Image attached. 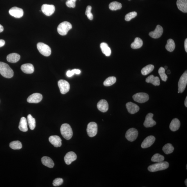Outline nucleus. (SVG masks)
<instances>
[{
  "label": "nucleus",
  "mask_w": 187,
  "mask_h": 187,
  "mask_svg": "<svg viewBox=\"0 0 187 187\" xmlns=\"http://www.w3.org/2000/svg\"><path fill=\"white\" fill-rule=\"evenodd\" d=\"M0 74L5 78L10 79L13 77L14 72L7 63L0 62Z\"/></svg>",
  "instance_id": "nucleus-1"
},
{
  "label": "nucleus",
  "mask_w": 187,
  "mask_h": 187,
  "mask_svg": "<svg viewBox=\"0 0 187 187\" xmlns=\"http://www.w3.org/2000/svg\"><path fill=\"white\" fill-rule=\"evenodd\" d=\"M60 132L63 137L67 140L71 139L73 136V131L71 127L67 123H64L61 125Z\"/></svg>",
  "instance_id": "nucleus-2"
},
{
  "label": "nucleus",
  "mask_w": 187,
  "mask_h": 187,
  "mask_svg": "<svg viewBox=\"0 0 187 187\" xmlns=\"http://www.w3.org/2000/svg\"><path fill=\"white\" fill-rule=\"evenodd\" d=\"M169 166V164L168 162L163 161L150 165L148 167V169L150 172H156L166 170Z\"/></svg>",
  "instance_id": "nucleus-3"
},
{
  "label": "nucleus",
  "mask_w": 187,
  "mask_h": 187,
  "mask_svg": "<svg viewBox=\"0 0 187 187\" xmlns=\"http://www.w3.org/2000/svg\"><path fill=\"white\" fill-rule=\"evenodd\" d=\"M72 28V25L70 22L65 21L60 24L57 28V31L60 35H65Z\"/></svg>",
  "instance_id": "nucleus-4"
},
{
  "label": "nucleus",
  "mask_w": 187,
  "mask_h": 187,
  "mask_svg": "<svg viewBox=\"0 0 187 187\" xmlns=\"http://www.w3.org/2000/svg\"><path fill=\"white\" fill-rule=\"evenodd\" d=\"M37 49L40 53L43 56L48 57L51 53V49L49 47L44 43H38L37 44Z\"/></svg>",
  "instance_id": "nucleus-5"
},
{
  "label": "nucleus",
  "mask_w": 187,
  "mask_h": 187,
  "mask_svg": "<svg viewBox=\"0 0 187 187\" xmlns=\"http://www.w3.org/2000/svg\"><path fill=\"white\" fill-rule=\"evenodd\" d=\"M187 83V72L186 71L180 78L178 83V93H182L186 88Z\"/></svg>",
  "instance_id": "nucleus-6"
},
{
  "label": "nucleus",
  "mask_w": 187,
  "mask_h": 187,
  "mask_svg": "<svg viewBox=\"0 0 187 187\" xmlns=\"http://www.w3.org/2000/svg\"><path fill=\"white\" fill-rule=\"evenodd\" d=\"M98 130L97 125L95 122H90L88 123L87 128L88 135L90 137H92L97 135Z\"/></svg>",
  "instance_id": "nucleus-7"
},
{
  "label": "nucleus",
  "mask_w": 187,
  "mask_h": 187,
  "mask_svg": "<svg viewBox=\"0 0 187 187\" xmlns=\"http://www.w3.org/2000/svg\"><path fill=\"white\" fill-rule=\"evenodd\" d=\"M133 99L136 102L142 103L146 102L148 100L149 96L146 93L139 92L133 95Z\"/></svg>",
  "instance_id": "nucleus-8"
},
{
  "label": "nucleus",
  "mask_w": 187,
  "mask_h": 187,
  "mask_svg": "<svg viewBox=\"0 0 187 187\" xmlns=\"http://www.w3.org/2000/svg\"><path fill=\"white\" fill-rule=\"evenodd\" d=\"M138 132L136 129L134 128H131L129 129L127 131L126 134V138L130 142H133L137 139Z\"/></svg>",
  "instance_id": "nucleus-9"
},
{
  "label": "nucleus",
  "mask_w": 187,
  "mask_h": 187,
  "mask_svg": "<svg viewBox=\"0 0 187 187\" xmlns=\"http://www.w3.org/2000/svg\"><path fill=\"white\" fill-rule=\"evenodd\" d=\"M60 92L62 94H65L68 92L70 90V83L65 80H60L58 82Z\"/></svg>",
  "instance_id": "nucleus-10"
},
{
  "label": "nucleus",
  "mask_w": 187,
  "mask_h": 187,
  "mask_svg": "<svg viewBox=\"0 0 187 187\" xmlns=\"http://www.w3.org/2000/svg\"><path fill=\"white\" fill-rule=\"evenodd\" d=\"M55 10V6L52 5L44 4L41 7L42 11L45 15L50 16L53 14Z\"/></svg>",
  "instance_id": "nucleus-11"
},
{
  "label": "nucleus",
  "mask_w": 187,
  "mask_h": 187,
  "mask_svg": "<svg viewBox=\"0 0 187 187\" xmlns=\"http://www.w3.org/2000/svg\"><path fill=\"white\" fill-rule=\"evenodd\" d=\"M153 116L154 114L151 113L147 114L143 123V125L145 127H152L156 124V121L153 119Z\"/></svg>",
  "instance_id": "nucleus-12"
},
{
  "label": "nucleus",
  "mask_w": 187,
  "mask_h": 187,
  "mask_svg": "<svg viewBox=\"0 0 187 187\" xmlns=\"http://www.w3.org/2000/svg\"><path fill=\"white\" fill-rule=\"evenodd\" d=\"M9 14L14 17L19 18L23 15L24 12L22 9L14 7L10 8L9 11Z\"/></svg>",
  "instance_id": "nucleus-13"
},
{
  "label": "nucleus",
  "mask_w": 187,
  "mask_h": 187,
  "mask_svg": "<svg viewBox=\"0 0 187 187\" xmlns=\"http://www.w3.org/2000/svg\"><path fill=\"white\" fill-rule=\"evenodd\" d=\"M156 140L155 137L152 136H148L144 139L142 143L141 147L143 148H146L149 147L154 144Z\"/></svg>",
  "instance_id": "nucleus-14"
},
{
  "label": "nucleus",
  "mask_w": 187,
  "mask_h": 187,
  "mask_svg": "<svg viewBox=\"0 0 187 187\" xmlns=\"http://www.w3.org/2000/svg\"><path fill=\"white\" fill-rule=\"evenodd\" d=\"M42 98V95L41 94L34 93L28 97L27 101L29 103H37L40 102Z\"/></svg>",
  "instance_id": "nucleus-15"
},
{
  "label": "nucleus",
  "mask_w": 187,
  "mask_h": 187,
  "mask_svg": "<svg viewBox=\"0 0 187 187\" xmlns=\"http://www.w3.org/2000/svg\"><path fill=\"white\" fill-rule=\"evenodd\" d=\"M163 32V29L161 25H158L155 30L149 33V35L154 39H158L162 35Z\"/></svg>",
  "instance_id": "nucleus-16"
},
{
  "label": "nucleus",
  "mask_w": 187,
  "mask_h": 187,
  "mask_svg": "<svg viewBox=\"0 0 187 187\" xmlns=\"http://www.w3.org/2000/svg\"><path fill=\"white\" fill-rule=\"evenodd\" d=\"M77 158V156L73 152H68L64 157V161L67 165H70Z\"/></svg>",
  "instance_id": "nucleus-17"
},
{
  "label": "nucleus",
  "mask_w": 187,
  "mask_h": 187,
  "mask_svg": "<svg viewBox=\"0 0 187 187\" xmlns=\"http://www.w3.org/2000/svg\"><path fill=\"white\" fill-rule=\"evenodd\" d=\"M49 141L51 144L56 147L61 146L62 140L58 136H52L49 138Z\"/></svg>",
  "instance_id": "nucleus-18"
},
{
  "label": "nucleus",
  "mask_w": 187,
  "mask_h": 187,
  "mask_svg": "<svg viewBox=\"0 0 187 187\" xmlns=\"http://www.w3.org/2000/svg\"><path fill=\"white\" fill-rule=\"evenodd\" d=\"M126 106L128 112L131 114H135L138 112L139 110V106L135 103L131 102L127 103Z\"/></svg>",
  "instance_id": "nucleus-19"
},
{
  "label": "nucleus",
  "mask_w": 187,
  "mask_h": 187,
  "mask_svg": "<svg viewBox=\"0 0 187 187\" xmlns=\"http://www.w3.org/2000/svg\"><path fill=\"white\" fill-rule=\"evenodd\" d=\"M98 109L102 112H106L108 109V102L105 99H101L97 104Z\"/></svg>",
  "instance_id": "nucleus-20"
},
{
  "label": "nucleus",
  "mask_w": 187,
  "mask_h": 187,
  "mask_svg": "<svg viewBox=\"0 0 187 187\" xmlns=\"http://www.w3.org/2000/svg\"><path fill=\"white\" fill-rule=\"evenodd\" d=\"M21 70L24 73L31 74L34 72V68L32 64L31 63H26L23 65L21 66Z\"/></svg>",
  "instance_id": "nucleus-21"
},
{
  "label": "nucleus",
  "mask_w": 187,
  "mask_h": 187,
  "mask_svg": "<svg viewBox=\"0 0 187 187\" xmlns=\"http://www.w3.org/2000/svg\"><path fill=\"white\" fill-rule=\"evenodd\" d=\"M178 8L183 13L187 12V0H177V3Z\"/></svg>",
  "instance_id": "nucleus-22"
},
{
  "label": "nucleus",
  "mask_w": 187,
  "mask_h": 187,
  "mask_svg": "<svg viewBox=\"0 0 187 187\" xmlns=\"http://www.w3.org/2000/svg\"><path fill=\"white\" fill-rule=\"evenodd\" d=\"M181 126V123L179 120L177 118L174 119L170 123V128L172 131H177L179 129Z\"/></svg>",
  "instance_id": "nucleus-23"
},
{
  "label": "nucleus",
  "mask_w": 187,
  "mask_h": 187,
  "mask_svg": "<svg viewBox=\"0 0 187 187\" xmlns=\"http://www.w3.org/2000/svg\"><path fill=\"white\" fill-rule=\"evenodd\" d=\"M147 83H150L154 86H159L160 84V81L158 77H155L153 75H151L147 78L146 80Z\"/></svg>",
  "instance_id": "nucleus-24"
},
{
  "label": "nucleus",
  "mask_w": 187,
  "mask_h": 187,
  "mask_svg": "<svg viewBox=\"0 0 187 187\" xmlns=\"http://www.w3.org/2000/svg\"><path fill=\"white\" fill-rule=\"evenodd\" d=\"M41 161L43 165L49 168H52L54 166V161L50 157L47 156L43 157L42 158Z\"/></svg>",
  "instance_id": "nucleus-25"
},
{
  "label": "nucleus",
  "mask_w": 187,
  "mask_h": 187,
  "mask_svg": "<svg viewBox=\"0 0 187 187\" xmlns=\"http://www.w3.org/2000/svg\"><path fill=\"white\" fill-rule=\"evenodd\" d=\"M20 56L17 54L12 53L8 54L7 57V60L11 63H16L20 59Z\"/></svg>",
  "instance_id": "nucleus-26"
},
{
  "label": "nucleus",
  "mask_w": 187,
  "mask_h": 187,
  "mask_svg": "<svg viewBox=\"0 0 187 187\" xmlns=\"http://www.w3.org/2000/svg\"><path fill=\"white\" fill-rule=\"evenodd\" d=\"M19 129L23 132L28 131V123L26 118L23 117L21 118L19 126Z\"/></svg>",
  "instance_id": "nucleus-27"
},
{
  "label": "nucleus",
  "mask_w": 187,
  "mask_h": 187,
  "mask_svg": "<svg viewBox=\"0 0 187 187\" xmlns=\"http://www.w3.org/2000/svg\"><path fill=\"white\" fill-rule=\"evenodd\" d=\"M100 47L103 53L105 56L108 57L111 55V51L107 43L104 42L101 43L100 44Z\"/></svg>",
  "instance_id": "nucleus-28"
},
{
  "label": "nucleus",
  "mask_w": 187,
  "mask_h": 187,
  "mask_svg": "<svg viewBox=\"0 0 187 187\" xmlns=\"http://www.w3.org/2000/svg\"><path fill=\"white\" fill-rule=\"evenodd\" d=\"M143 44V41L140 38H136L134 42L131 45V48L133 49H138L141 48Z\"/></svg>",
  "instance_id": "nucleus-29"
},
{
  "label": "nucleus",
  "mask_w": 187,
  "mask_h": 187,
  "mask_svg": "<svg viewBox=\"0 0 187 187\" xmlns=\"http://www.w3.org/2000/svg\"><path fill=\"white\" fill-rule=\"evenodd\" d=\"M154 69V65H149L144 67L141 71V73L143 75H148Z\"/></svg>",
  "instance_id": "nucleus-30"
},
{
  "label": "nucleus",
  "mask_w": 187,
  "mask_h": 187,
  "mask_svg": "<svg viewBox=\"0 0 187 187\" xmlns=\"http://www.w3.org/2000/svg\"><path fill=\"white\" fill-rule=\"evenodd\" d=\"M175 48V44L173 40L172 39H168L166 45V49L168 51L171 52L173 51Z\"/></svg>",
  "instance_id": "nucleus-31"
},
{
  "label": "nucleus",
  "mask_w": 187,
  "mask_h": 187,
  "mask_svg": "<svg viewBox=\"0 0 187 187\" xmlns=\"http://www.w3.org/2000/svg\"><path fill=\"white\" fill-rule=\"evenodd\" d=\"M174 147L170 143H167L164 145L163 148V151L167 155L171 154L173 152Z\"/></svg>",
  "instance_id": "nucleus-32"
},
{
  "label": "nucleus",
  "mask_w": 187,
  "mask_h": 187,
  "mask_svg": "<svg viewBox=\"0 0 187 187\" xmlns=\"http://www.w3.org/2000/svg\"><path fill=\"white\" fill-rule=\"evenodd\" d=\"M27 119L30 129L33 130L35 129L36 126L35 119L33 117L31 114H29L27 117Z\"/></svg>",
  "instance_id": "nucleus-33"
},
{
  "label": "nucleus",
  "mask_w": 187,
  "mask_h": 187,
  "mask_svg": "<svg viewBox=\"0 0 187 187\" xmlns=\"http://www.w3.org/2000/svg\"><path fill=\"white\" fill-rule=\"evenodd\" d=\"M121 3L117 1H113L110 3L109 5V8L112 10H120L122 8Z\"/></svg>",
  "instance_id": "nucleus-34"
},
{
  "label": "nucleus",
  "mask_w": 187,
  "mask_h": 187,
  "mask_svg": "<svg viewBox=\"0 0 187 187\" xmlns=\"http://www.w3.org/2000/svg\"><path fill=\"white\" fill-rule=\"evenodd\" d=\"M10 146L12 149L14 150L20 149L22 148V145L20 141H12L10 144Z\"/></svg>",
  "instance_id": "nucleus-35"
},
{
  "label": "nucleus",
  "mask_w": 187,
  "mask_h": 187,
  "mask_svg": "<svg viewBox=\"0 0 187 187\" xmlns=\"http://www.w3.org/2000/svg\"><path fill=\"white\" fill-rule=\"evenodd\" d=\"M117 81V79L115 77L112 76L109 77L105 80L104 81V85L106 86H110L115 83Z\"/></svg>",
  "instance_id": "nucleus-36"
},
{
  "label": "nucleus",
  "mask_w": 187,
  "mask_h": 187,
  "mask_svg": "<svg viewBox=\"0 0 187 187\" xmlns=\"http://www.w3.org/2000/svg\"><path fill=\"white\" fill-rule=\"evenodd\" d=\"M164 156L159 154H156L152 158L151 161L152 162L158 163L162 162L164 161Z\"/></svg>",
  "instance_id": "nucleus-37"
},
{
  "label": "nucleus",
  "mask_w": 187,
  "mask_h": 187,
  "mask_svg": "<svg viewBox=\"0 0 187 187\" xmlns=\"http://www.w3.org/2000/svg\"><path fill=\"white\" fill-rule=\"evenodd\" d=\"M158 73L160 76L161 80L163 81H166L168 79V77L165 73V70L164 67H161L159 68L158 70Z\"/></svg>",
  "instance_id": "nucleus-38"
},
{
  "label": "nucleus",
  "mask_w": 187,
  "mask_h": 187,
  "mask_svg": "<svg viewBox=\"0 0 187 187\" xmlns=\"http://www.w3.org/2000/svg\"><path fill=\"white\" fill-rule=\"evenodd\" d=\"M137 13L136 12H132L129 13L127 14L126 16H125V20L127 21H130L132 19L136 17V16H137Z\"/></svg>",
  "instance_id": "nucleus-39"
},
{
  "label": "nucleus",
  "mask_w": 187,
  "mask_h": 187,
  "mask_svg": "<svg viewBox=\"0 0 187 187\" xmlns=\"http://www.w3.org/2000/svg\"><path fill=\"white\" fill-rule=\"evenodd\" d=\"M92 7L90 6H87L85 14L87 15L88 19L90 20H92L93 19V16L91 13Z\"/></svg>",
  "instance_id": "nucleus-40"
},
{
  "label": "nucleus",
  "mask_w": 187,
  "mask_h": 187,
  "mask_svg": "<svg viewBox=\"0 0 187 187\" xmlns=\"http://www.w3.org/2000/svg\"><path fill=\"white\" fill-rule=\"evenodd\" d=\"M63 179L58 178L54 180L53 182V185L54 186H58L63 184Z\"/></svg>",
  "instance_id": "nucleus-41"
},
{
  "label": "nucleus",
  "mask_w": 187,
  "mask_h": 187,
  "mask_svg": "<svg viewBox=\"0 0 187 187\" xmlns=\"http://www.w3.org/2000/svg\"><path fill=\"white\" fill-rule=\"evenodd\" d=\"M76 0H68L66 1L67 6L70 8H75Z\"/></svg>",
  "instance_id": "nucleus-42"
},
{
  "label": "nucleus",
  "mask_w": 187,
  "mask_h": 187,
  "mask_svg": "<svg viewBox=\"0 0 187 187\" xmlns=\"http://www.w3.org/2000/svg\"><path fill=\"white\" fill-rule=\"evenodd\" d=\"M74 74V72L72 70H68L67 72L66 75L68 77H71Z\"/></svg>",
  "instance_id": "nucleus-43"
},
{
  "label": "nucleus",
  "mask_w": 187,
  "mask_h": 187,
  "mask_svg": "<svg viewBox=\"0 0 187 187\" xmlns=\"http://www.w3.org/2000/svg\"><path fill=\"white\" fill-rule=\"evenodd\" d=\"M72 71L74 72V74H79L81 73V71L80 70H77V69H74L72 70Z\"/></svg>",
  "instance_id": "nucleus-44"
},
{
  "label": "nucleus",
  "mask_w": 187,
  "mask_h": 187,
  "mask_svg": "<svg viewBox=\"0 0 187 187\" xmlns=\"http://www.w3.org/2000/svg\"><path fill=\"white\" fill-rule=\"evenodd\" d=\"M5 44V41L4 40L0 39V48L2 47Z\"/></svg>",
  "instance_id": "nucleus-45"
},
{
  "label": "nucleus",
  "mask_w": 187,
  "mask_h": 187,
  "mask_svg": "<svg viewBox=\"0 0 187 187\" xmlns=\"http://www.w3.org/2000/svg\"><path fill=\"white\" fill-rule=\"evenodd\" d=\"M184 47L185 50H186V52H187V39H186L185 41L184 42Z\"/></svg>",
  "instance_id": "nucleus-46"
},
{
  "label": "nucleus",
  "mask_w": 187,
  "mask_h": 187,
  "mask_svg": "<svg viewBox=\"0 0 187 187\" xmlns=\"http://www.w3.org/2000/svg\"><path fill=\"white\" fill-rule=\"evenodd\" d=\"M3 30V27L0 24V33L2 32Z\"/></svg>",
  "instance_id": "nucleus-47"
},
{
  "label": "nucleus",
  "mask_w": 187,
  "mask_h": 187,
  "mask_svg": "<svg viewBox=\"0 0 187 187\" xmlns=\"http://www.w3.org/2000/svg\"><path fill=\"white\" fill-rule=\"evenodd\" d=\"M184 104H185V106H186V107H187V97L186 98V99H185Z\"/></svg>",
  "instance_id": "nucleus-48"
},
{
  "label": "nucleus",
  "mask_w": 187,
  "mask_h": 187,
  "mask_svg": "<svg viewBox=\"0 0 187 187\" xmlns=\"http://www.w3.org/2000/svg\"><path fill=\"white\" fill-rule=\"evenodd\" d=\"M185 184H186V186L187 187V179H186L185 181Z\"/></svg>",
  "instance_id": "nucleus-49"
},
{
  "label": "nucleus",
  "mask_w": 187,
  "mask_h": 187,
  "mask_svg": "<svg viewBox=\"0 0 187 187\" xmlns=\"http://www.w3.org/2000/svg\"><path fill=\"white\" fill-rule=\"evenodd\" d=\"M167 73H168V74H169L170 73V70H168V72H167Z\"/></svg>",
  "instance_id": "nucleus-50"
},
{
  "label": "nucleus",
  "mask_w": 187,
  "mask_h": 187,
  "mask_svg": "<svg viewBox=\"0 0 187 187\" xmlns=\"http://www.w3.org/2000/svg\"><path fill=\"white\" fill-rule=\"evenodd\" d=\"M164 68L165 70H167V69H168V67L166 66H165V67Z\"/></svg>",
  "instance_id": "nucleus-51"
},
{
  "label": "nucleus",
  "mask_w": 187,
  "mask_h": 187,
  "mask_svg": "<svg viewBox=\"0 0 187 187\" xmlns=\"http://www.w3.org/2000/svg\"><path fill=\"white\" fill-rule=\"evenodd\" d=\"M186 170H187V165H186Z\"/></svg>",
  "instance_id": "nucleus-52"
},
{
  "label": "nucleus",
  "mask_w": 187,
  "mask_h": 187,
  "mask_svg": "<svg viewBox=\"0 0 187 187\" xmlns=\"http://www.w3.org/2000/svg\"><path fill=\"white\" fill-rule=\"evenodd\" d=\"M129 1H130V0H129Z\"/></svg>",
  "instance_id": "nucleus-53"
}]
</instances>
